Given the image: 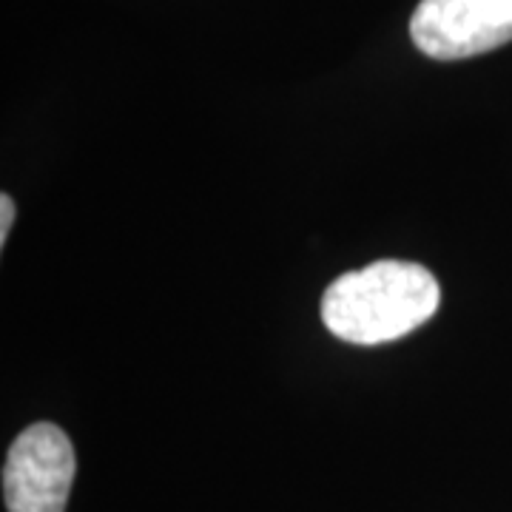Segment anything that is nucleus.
Wrapping results in <instances>:
<instances>
[{
    "label": "nucleus",
    "mask_w": 512,
    "mask_h": 512,
    "mask_svg": "<svg viewBox=\"0 0 512 512\" xmlns=\"http://www.w3.org/2000/svg\"><path fill=\"white\" fill-rule=\"evenodd\" d=\"M439 302V279L424 265L379 259L330 285L322 296V322L342 342L384 345L430 322Z\"/></svg>",
    "instance_id": "nucleus-1"
},
{
    "label": "nucleus",
    "mask_w": 512,
    "mask_h": 512,
    "mask_svg": "<svg viewBox=\"0 0 512 512\" xmlns=\"http://www.w3.org/2000/svg\"><path fill=\"white\" fill-rule=\"evenodd\" d=\"M77 458L69 436L37 421L12 441L3 464V501L9 512H66Z\"/></svg>",
    "instance_id": "nucleus-2"
},
{
    "label": "nucleus",
    "mask_w": 512,
    "mask_h": 512,
    "mask_svg": "<svg viewBox=\"0 0 512 512\" xmlns=\"http://www.w3.org/2000/svg\"><path fill=\"white\" fill-rule=\"evenodd\" d=\"M410 37L433 60L493 52L512 40V0H421Z\"/></svg>",
    "instance_id": "nucleus-3"
},
{
    "label": "nucleus",
    "mask_w": 512,
    "mask_h": 512,
    "mask_svg": "<svg viewBox=\"0 0 512 512\" xmlns=\"http://www.w3.org/2000/svg\"><path fill=\"white\" fill-rule=\"evenodd\" d=\"M12 222H15V202L9 194L0 197V245H6L9 231H12Z\"/></svg>",
    "instance_id": "nucleus-4"
}]
</instances>
